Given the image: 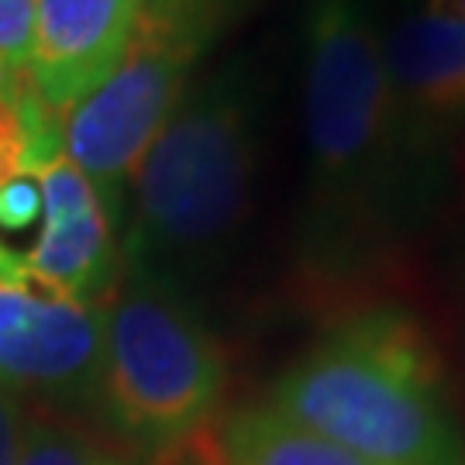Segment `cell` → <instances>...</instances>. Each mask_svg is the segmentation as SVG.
I'll return each mask as SVG.
<instances>
[{
  "mask_svg": "<svg viewBox=\"0 0 465 465\" xmlns=\"http://www.w3.org/2000/svg\"><path fill=\"white\" fill-rule=\"evenodd\" d=\"M303 25L307 234L328 259H362L428 207L441 138L393 94L376 0H311Z\"/></svg>",
  "mask_w": 465,
  "mask_h": 465,
  "instance_id": "obj_1",
  "label": "cell"
},
{
  "mask_svg": "<svg viewBox=\"0 0 465 465\" xmlns=\"http://www.w3.org/2000/svg\"><path fill=\"white\" fill-rule=\"evenodd\" d=\"M262 114V84L249 63H228L190 84L128 180L124 269L193 293L221 266L249 221Z\"/></svg>",
  "mask_w": 465,
  "mask_h": 465,
  "instance_id": "obj_2",
  "label": "cell"
},
{
  "mask_svg": "<svg viewBox=\"0 0 465 465\" xmlns=\"http://www.w3.org/2000/svg\"><path fill=\"white\" fill-rule=\"evenodd\" d=\"M266 403L369 465H465L445 359L428 324L393 300L338 317Z\"/></svg>",
  "mask_w": 465,
  "mask_h": 465,
  "instance_id": "obj_3",
  "label": "cell"
},
{
  "mask_svg": "<svg viewBox=\"0 0 465 465\" xmlns=\"http://www.w3.org/2000/svg\"><path fill=\"white\" fill-rule=\"evenodd\" d=\"M228 355L190 293L124 269L104 300L94 414L124 449L155 455L217 420Z\"/></svg>",
  "mask_w": 465,
  "mask_h": 465,
  "instance_id": "obj_4",
  "label": "cell"
},
{
  "mask_svg": "<svg viewBox=\"0 0 465 465\" xmlns=\"http://www.w3.org/2000/svg\"><path fill=\"white\" fill-rule=\"evenodd\" d=\"M255 0H142L117 66L63 117V155L121 221L138 159L193 84L200 59Z\"/></svg>",
  "mask_w": 465,
  "mask_h": 465,
  "instance_id": "obj_5",
  "label": "cell"
},
{
  "mask_svg": "<svg viewBox=\"0 0 465 465\" xmlns=\"http://www.w3.org/2000/svg\"><path fill=\"white\" fill-rule=\"evenodd\" d=\"M104 355V303L0 282V390L55 411L94 414Z\"/></svg>",
  "mask_w": 465,
  "mask_h": 465,
  "instance_id": "obj_6",
  "label": "cell"
},
{
  "mask_svg": "<svg viewBox=\"0 0 465 465\" xmlns=\"http://www.w3.org/2000/svg\"><path fill=\"white\" fill-rule=\"evenodd\" d=\"M42 193V232L21 255L25 280L84 303H104L124 272L121 221L66 155L32 173Z\"/></svg>",
  "mask_w": 465,
  "mask_h": 465,
  "instance_id": "obj_7",
  "label": "cell"
},
{
  "mask_svg": "<svg viewBox=\"0 0 465 465\" xmlns=\"http://www.w3.org/2000/svg\"><path fill=\"white\" fill-rule=\"evenodd\" d=\"M142 0H35L32 86L55 114L104 84L132 38Z\"/></svg>",
  "mask_w": 465,
  "mask_h": 465,
  "instance_id": "obj_8",
  "label": "cell"
},
{
  "mask_svg": "<svg viewBox=\"0 0 465 465\" xmlns=\"http://www.w3.org/2000/svg\"><path fill=\"white\" fill-rule=\"evenodd\" d=\"M382 59L403 111L441 138L465 124V17L414 7L382 25Z\"/></svg>",
  "mask_w": 465,
  "mask_h": 465,
  "instance_id": "obj_9",
  "label": "cell"
},
{
  "mask_svg": "<svg viewBox=\"0 0 465 465\" xmlns=\"http://www.w3.org/2000/svg\"><path fill=\"white\" fill-rule=\"evenodd\" d=\"M224 465H369L269 403L238 407L221 420Z\"/></svg>",
  "mask_w": 465,
  "mask_h": 465,
  "instance_id": "obj_10",
  "label": "cell"
},
{
  "mask_svg": "<svg viewBox=\"0 0 465 465\" xmlns=\"http://www.w3.org/2000/svg\"><path fill=\"white\" fill-rule=\"evenodd\" d=\"M55 155H63V114L32 84L0 94V186L32 176Z\"/></svg>",
  "mask_w": 465,
  "mask_h": 465,
  "instance_id": "obj_11",
  "label": "cell"
},
{
  "mask_svg": "<svg viewBox=\"0 0 465 465\" xmlns=\"http://www.w3.org/2000/svg\"><path fill=\"white\" fill-rule=\"evenodd\" d=\"M15 465H138L63 417H28Z\"/></svg>",
  "mask_w": 465,
  "mask_h": 465,
  "instance_id": "obj_12",
  "label": "cell"
},
{
  "mask_svg": "<svg viewBox=\"0 0 465 465\" xmlns=\"http://www.w3.org/2000/svg\"><path fill=\"white\" fill-rule=\"evenodd\" d=\"M35 0H0V94L32 84Z\"/></svg>",
  "mask_w": 465,
  "mask_h": 465,
  "instance_id": "obj_13",
  "label": "cell"
},
{
  "mask_svg": "<svg viewBox=\"0 0 465 465\" xmlns=\"http://www.w3.org/2000/svg\"><path fill=\"white\" fill-rule=\"evenodd\" d=\"M149 465H224V451H221V420H211V424H203L200 431L186 434L180 441L166 445L163 451H155Z\"/></svg>",
  "mask_w": 465,
  "mask_h": 465,
  "instance_id": "obj_14",
  "label": "cell"
},
{
  "mask_svg": "<svg viewBox=\"0 0 465 465\" xmlns=\"http://www.w3.org/2000/svg\"><path fill=\"white\" fill-rule=\"evenodd\" d=\"M42 217V193L35 176H21L0 186V228L4 232H25Z\"/></svg>",
  "mask_w": 465,
  "mask_h": 465,
  "instance_id": "obj_15",
  "label": "cell"
},
{
  "mask_svg": "<svg viewBox=\"0 0 465 465\" xmlns=\"http://www.w3.org/2000/svg\"><path fill=\"white\" fill-rule=\"evenodd\" d=\"M25 428H28V414H25L21 400L7 397L0 390V465H15Z\"/></svg>",
  "mask_w": 465,
  "mask_h": 465,
  "instance_id": "obj_16",
  "label": "cell"
},
{
  "mask_svg": "<svg viewBox=\"0 0 465 465\" xmlns=\"http://www.w3.org/2000/svg\"><path fill=\"white\" fill-rule=\"evenodd\" d=\"M7 280H25V266H21V255L0 242V282Z\"/></svg>",
  "mask_w": 465,
  "mask_h": 465,
  "instance_id": "obj_17",
  "label": "cell"
}]
</instances>
